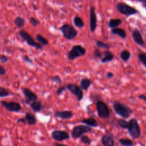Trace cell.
<instances>
[{
	"instance_id": "6da1fadb",
	"label": "cell",
	"mask_w": 146,
	"mask_h": 146,
	"mask_svg": "<svg viewBox=\"0 0 146 146\" xmlns=\"http://www.w3.org/2000/svg\"><path fill=\"white\" fill-rule=\"evenodd\" d=\"M112 107L115 113L123 118L129 117L132 113L131 108L117 100H115L113 102Z\"/></svg>"
},
{
	"instance_id": "7a4b0ae2",
	"label": "cell",
	"mask_w": 146,
	"mask_h": 146,
	"mask_svg": "<svg viewBox=\"0 0 146 146\" xmlns=\"http://www.w3.org/2000/svg\"><path fill=\"white\" fill-rule=\"evenodd\" d=\"M63 36L67 40H72L75 38L78 34V31L71 25L68 23L63 25L59 29Z\"/></svg>"
},
{
	"instance_id": "3957f363",
	"label": "cell",
	"mask_w": 146,
	"mask_h": 146,
	"mask_svg": "<svg viewBox=\"0 0 146 146\" xmlns=\"http://www.w3.org/2000/svg\"><path fill=\"white\" fill-rule=\"evenodd\" d=\"M18 35L24 40L30 46L35 48L36 50H42L43 46L36 42L34 38L26 30L22 29L18 32Z\"/></svg>"
},
{
	"instance_id": "277c9868",
	"label": "cell",
	"mask_w": 146,
	"mask_h": 146,
	"mask_svg": "<svg viewBox=\"0 0 146 146\" xmlns=\"http://www.w3.org/2000/svg\"><path fill=\"white\" fill-rule=\"evenodd\" d=\"M128 131L129 135L133 139H137L141 134V130L139 124L135 118H132L128 121Z\"/></svg>"
},
{
	"instance_id": "5b68a950",
	"label": "cell",
	"mask_w": 146,
	"mask_h": 146,
	"mask_svg": "<svg viewBox=\"0 0 146 146\" xmlns=\"http://www.w3.org/2000/svg\"><path fill=\"white\" fill-rule=\"evenodd\" d=\"M86 53V50L79 44L74 45L67 54V58L70 60H73L79 57L84 56Z\"/></svg>"
},
{
	"instance_id": "8992f818",
	"label": "cell",
	"mask_w": 146,
	"mask_h": 146,
	"mask_svg": "<svg viewBox=\"0 0 146 146\" xmlns=\"http://www.w3.org/2000/svg\"><path fill=\"white\" fill-rule=\"evenodd\" d=\"M116 9L119 13L126 16L133 15L137 14L138 12V11L134 7L122 2L117 3Z\"/></svg>"
},
{
	"instance_id": "52a82bcc",
	"label": "cell",
	"mask_w": 146,
	"mask_h": 146,
	"mask_svg": "<svg viewBox=\"0 0 146 146\" xmlns=\"http://www.w3.org/2000/svg\"><path fill=\"white\" fill-rule=\"evenodd\" d=\"M96 108L98 116L101 119H107L110 116V112L107 104L103 101L98 100L96 103Z\"/></svg>"
},
{
	"instance_id": "ba28073f",
	"label": "cell",
	"mask_w": 146,
	"mask_h": 146,
	"mask_svg": "<svg viewBox=\"0 0 146 146\" xmlns=\"http://www.w3.org/2000/svg\"><path fill=\"white\" fill-rule=\"evenodd\" d=\"M91 128L85 125H78L74 127L71 132V136L74 139H78L83 134L91 131Z\"/></svg>"
},
{
	"instance_id": "9c48e42d",
	"label": "cell",
	"mask_w": 146,
	"mask_h": 146,
	"mask_svg": "<svg viewBox=\"0 0 146 146\" xmlns=\"http://www.w3.org/2000/svg\"><path fill=\"white\" fill-rule=\"evenodd\" d=\"M1 104L3 107L10 112H18L22 109L20 103L15 101L7 102L5 100H2L1 102Z\"/></svg>"
},
{
	"instance_id": "30bf717a",
	"label": "cell",
	"mask_w": 146,
	"mask_h": 146,
	"mask_svg": "<svg viewBox=\"0 0 146 146\" xmlns=\"http://www.w3.org/2000/svg\"><path fill=\"white\" fill-rule=\"evenodd\" d=\"M66 89L77 98L78 101L82 100L83 98V92L82 90L79 86L73 83H68L66 86Z\"/></svg>"
},
{
	"instance_id": "8fae6325",
	"label": "cell",
	"mask_w": 146,
	"mask_h": 146,
	"mask_svg": "<svg viewBox=\"0 0 146 146\" xmlns=\"http://www.w3.org/2000/svg\"><path fill=\"white\" fill-rule=\"evenodd\" d=\"M22 91L25 97V103L27 104L36 101L38 99L37 95L30 88L23 87L22 88Z\"/></svg>"
},
{
	"instance_id": "7c38bea8",
	"label": "cell",
	"mask_w": 146,
	"mask_h": 146,
	"mask_svg": "<svg viewBox=\"0 0 146 146\" xmlns=\"http://www.w3.org/2000/svg\"><path fill=\"white\" fill-rule=\"evenodd\" d=\"M53 139L58 141H62L70 139V135L68 132L62 130H54L51 133Z\"/></svg>"
},
{
	"instance_id": "4fadbf2b",
	"label": "cell",
	"mask_w": 146,
	"mask_h": 146,
	"mask_svg": "<svg viewBox=\"0 0 146 146\" xmlns=\"http://www.w3.org/2000/svg\"><path fill=\"white\" fill-rule=\"evenodd\" d=\"M97 26V17L95 13V8L91 6L90 10V29L92 33H94Z\"/></svg>"
},
{
	"instance_id": "5bb4252c",
	"label": "cell",
	"mask_w": 146,
	"mask_h": 146,
	"mask_svg": "<svg viewBox=\"0 0 146 146\" xmlns=\"http://www.w3.org/2000/svg\"><path fill=\"white\" fill-rule=\"evenodd\" d=\"M132 36L134 42L138 45L141 47H144V41L143 38V36L137 29H134L132 33Z\"/></svg>"
},
{
	"instance_id": "9a60e30c",
	"label": "cell",
	"mask_w": 146,
	"mask_h": 146,
	"mask_svg": "<svg viewBox=\"0 0 146 146\" xmlns=\"http://www.w3.org/2000/svg\"><path fill=\"white\" fill-rule=\"evenodd\" d=\"M103 146H114L115 142L113 135L110 132L106 133L101 139Z\"/></svg>"
},
{
	"instance_id": "2e32d148",
	"label": "cell",
	"mask_w": 146,
	"mask_h": 146,
	"mask_svg": "<svg viewBox=\"0 0 146 146\" xmlns=\"http://www.w3.org/2000/svg\"><path fill=\"white\" fill-rule=\"evenodd\" d=\"M73 113L72 111L69 110H63V111H56L55 112V116L62 119L67 120L70 119L73 116Z\"/></svg>"
},
{
	"instance_id": "e0dca14e",
	"label": "cell",
	"mask_w": 146,
	"mask_h": 146,
	"mask_svg": "<svg viewBox=\"0 0 146 146\" xmlns=\"http://www.w3.org/2000/svg\"><path fill=\"white\" fill-rule=\"evenodd\" d=\"M102 56L101 58V62L102 63H106L111 62L113 60L114 58L113 54L109 50H106L102 52Z\"/></svg>"
},
{
	"instance_id": "ac0fdd59",
	"label": "cell",
	"mask_w": 146,
	"mask_h": 146,
	"mask_svg": "<svg viewBox=\"0 0 146 146\" xmlns=\"http://www.w3.org/2000/svg\"><path fill=\"white\" fill-rule=\"evenodd\" d=\"M25 118L26 120L27 124L30 125H35L37 122V120L35 116L31 112H26L25 116Z\"/></svg>"
},
{
	"instance_id": "d6986e66",
	"label": "cell",
	"mask_w": 146,
	"mask_h": 146,
	"mask_svg": "<svg viewBox=\"0 0 146 146\" xmlns=\"http://www.w3.org/2000/svg\"><path fill=\"white\" fill-rule=\"evenodd\" d=\"M80 122L84 123V124L87 125L90 127H97L98 126V121H96V120L92 117L83 119L80 120Z\"/></svg>"
},
{
	"instance_id": "ffe728a7",
	"label": "cell",
	"mask_w": 146,
	"mask_h": 146,
	"mask_svg": "<svg viewBox=\"0 0 146 146\" xmlns=\"http://www.w3.org/2000/svg\"><path fill=\"white\" fill-rule=\"evenodd\" d=\"M122 21L119 18H111L108 22V27L110 29L117 28L121 24Z\"/></svg>"
},
{
	"instance_id": "44dd1931",
	"label": "cell",
	"mask_w": 146,
	"mask_h": 146,
	"mask_svg": "<svg viewBox=\"0 0 146 146\" xmlns=\"http://www.w3.org/2000/svg\"><path fill=\"white\" fill-rule=\"evenodd\" d=\"M30 107L31 109L35 112L40 111L43 108L41 102L37 101V100L31 103L30 104Z\"/></svg>"
},
{
	"instance_id": "7402d4cb",
	"label": "cell",
	"mask_w": 146,
	"mask_h": 146,
	"mask_svg": "<svg viewBox=\"0 0 146 146\" xmlns=\"http://www.w3.org/2000/svg\"><path fill=\"white\" fill-rule=\"evenodd\" d=\"M111 33L112 34L117 35L118 36H119V37H120L122 39H125L127 36L125 31L121 28L117 27L115 29H113L111 30Z\"/></svg>"
},
{
	"instance_id": "603a6c76",
	"label": "cell",
	"mask_w": 146,
	"mask_h": 146,
	"mask_svg": "<svg viewBox=\"0 0 146 146\" xmlns=\"http://www.w3.org/2000/svg\"><path fill=\"white\" fill-rule=\"evenodd\" d=\"M92 82L88 78H83L80 82V88L83 90H87L91 85Z\"/></svg>"
},
{
	"instance_id": "cb8c5ba5",
	"label": "cell",
	"mask_w": 146,
	"mask_h": 146,
	"mask_svg": "<svg viewBox=\"0 0 146 146\" xmlns=\"http://www.w3.org/2000/svg\"><path fill=\"white\" fill-rule=\"evenodd\" d=\"M14 23L17 27L21 29L24 27L25 25V20L23 17L18 16L14 19Z\"/></svg>"
},
{
	"instance_id": "d4e9b609",
	"label": "cell",
	"mask_w": 146,
	"mask_h": 146,
	"mask_svg": "<svg viewBox=\"0 0 146 146\" xmlns=\"http://www.w3.org/2000/svg\"><path fill=\"white\" fill-rule=\"evenodd\" d=\"M35 39L37 40V42L39 43L40 44H41L42 46H47L49 44V42L47 40V39L44 38L41 34H37L36 35Z\"/></svg>"
},
{
	"instance_id": "484cf974",
	"label": "cell",
	"mask_w": 146,
	"mask_h": 146,
	"mask_svg": "<svg viewBox=\"0 0 146 146\" xmlns=\"http://www.w3.org/2000/svg\"><path fill=\"white\" fill-rule=\"evenodd\" d=\"M131 55V52L128 50H123L121 51V52L120 54V58L123 61L127 62L130 58Z\"/></svg>"
},
{
	"instance_id": "4316f807",
	"label": "cell",
	"mask_w": 146,
	"mask_h": 146,
	"mask_svg": "<svg viewBox=\"0 0 146 146\" xmlns=\"http://www.w3.org/2000/svg\"><path fill=\"white\" fill-rule=\"evenodd\" d=\"M73 21L75 26L79 29L83 27V26H84V23L83 19L80 17H78V16L75 17L73 19Z\"/></svg>"
},
{
	"instance_id": "83f0119b",
	"label": "cell",
	"mask_w": 146,
	"mask_h": 146,
	"mask_svg": "<svg viewBox=\"0 0 146 146\" xmlns=\"http://www.w3.org/2000/svg\"><path fill=\"white\" fill-rule=\"evenodd\" d=\"M119 143L123 146H132L133 144L132 141L128 138H121L119 140Z\"/></svg>"
},
{
	"instance_id": "f1b7e54d",
	"label": "cell",
	"mask_w": 146,
	"mask_h": 146,
	"mask_svg": "<svg viewBox=\"0 0 146 146\" xmlns=\"http://www.w3.org/2000/svg\"><path fill=\"white\" fill-rule=\"evenodd\" d=\"M117 123L120 127L123 129H127L128 127V121H126L123 119H118L117 120Z\"/></svg>"
},
{
	"instance_id": "f546056e",
	"label": "cell",
	"mask_w": 146,
	"mask_h": 146,
	"mask_svg": "<svg viewBox=\"0 0 146 146\" xmlns=\"http://www.w3.org/2000/svg\"><path fill=\"white\" fill-rule=\"evenodd\" d=\"M139 61L146 67V53L140 52L137 55Z\"/></svg>"
},
{
	"instance_id": "4dcf8cb0",
	"label": "cell",
	"mask_w": 146,
	"mask_h": 146,
	"mask_svg": "<svg viewBox=\"0 0 146 146\" xmlns=\"http://www.w3.org/2000/svg\"><path fill=\"white\" fill-rule=\"evenodd\" d=\"M96 45L98 47H100V48H103L108 49V48H110V47H111V46L109 44H108L104 42H103L101 40H96Z\"/></svg>"
},
{
	"instance_id": "1f68e13d",
	"label": "cell",
	"mask_w": 146,
	"mask_h": 146,
	"mask_svg": "<svg viewBox=\"0 0 146 146\" xmlns=\"http://www.w3.org/2000/svg\"><path fill=\"white\" fill-rule=\"evenodd\" d=\"M10 95L9 91L5 88L0 86V98H3L7 96Z\"/></svg>"
},
{
	"instance_id": "d6a6232c",
	"label": "cell",
	"mask_w": 146,
	"mask_h": 146,
	"mask_svg": "<svg viewBox=\"0 0 146 146\" xmlns=\"http://www.w3.org/2000/svg\"><path fill=\"white\" fill-rule=\"evenodd\" d=\"M29 22L34 27H36L39 24V21L33 17H31L29 18Z\"/></svg>"
},
{
	"instance_id": "836d02e7",
	"label": "cell",
	"mask_w": 146,
	"mask_h": 146,
	"mask_svg": "<svg viewBox=\"0 0 146 146\" xmlns=\"http://www.w3.org/2000/svg\"><path fill=\"white\" fill-rule=\"evenodd\" d=\"M51 80L53 82H55V83H57L59 85H60L62 83V80L61 78L58 75H55V76H53L51 77Z\"/></svg>"
},
{
	"instance_id": "e575fe53",
	"label": "cell",
	"mask_w": 146,
	"mask_h": 146,
	"mask_svg": "<svg viewBox=\"0 0 146 146\" xmlns=\"http://www.w3.org/2000/svg\"><path fill=\"white\" fill-rule=\"evenodd\" d=\"M80 141L84 143V144H90L91 143V140L86 135H83L81 137Z\"/></svg>"
},
{
	"instance_id": "d590c367",
	"label": "cell",
	"mask_w": 146,
	"mask_h": 146,
	"mask_svg": "<svg viewBox=\"0 0 146 146\" xmlns=\"http://www.w3.org/2000/svg\"><path fill=\"white\" fill-rule=\"evenodd\" d=\"M93 55L95 57L98 58H102V52H101V51L99 48H95V49Z\"/></svg>"
},
{
	"instance_id": "8d00e7d4",
	"label": "cell",
	"mask_w": 146,
	"mask_h": 146,
	"mask_svg": "<svg viewBox=\"0 0 146 146\" xmlns=\"http://www.w3.org/2000/svg\"><path fill=\"white\" fill-rule=\"evenodd\" d=\"M9 58L5 55L4 54H1L0 55V62L2 63H6L9 62Z\"/></svg>"
},
{
	"instance_id": "74e56055",
	"label": "cell",
	"mask_w": 146,
	"mask_h": 146,
	"mask_svg": "<svg viewBox=\"0 0 146 146\" xmlns=\"http://www.w3.org/2000/svg\"><path fill=\"white\" fill-rule=\"evenodd\" d=\"M66 90V86H62L59 87L56 91V94L58 96H59L60 95H61L62 93H63L65 90Z\"/></svg>"
},
{
	"instance_id": "f35d334b",
	"label": "cell",
	"mask_w": 146,
	"mask_h": 146,
	"mask_svg": "<svg viewBox=\"0 0 146 146\" xmlns=\"http://www.w3.org/2000/svg\"><path fill=\"white\" fill-rule=\"evenodd\" d=\"M22 60L26 62H27V63H30V64H33V60L27 55H23L22 57Z\"/></svg>"
},
{
	"instance_id": "ab89813d",
	"label": "cell",
	"mask_w": 146,
	"mask_h": 146,
	"mask_svg": "<svg viewBox=\"0 0 146 146\" xmlns=\"http://www.w3.org/2000/svg\"><path fill=\"white\" fill-rule=\"evenodd\" d=\"M6 72V70L5 69V68L0 64V75L3 76V75H5Z\"/></svg>"
},
{
	"instance_id": "60d3db41",
	"label": "cell",
	"mask_w": 146,
	"mask_h": 146,
	"mask_svg": "<svg viewBox=\"0 0 146 146\" xmlns=\"http://www.w3.org/2000/svg\"><path fill=\"white\" fill-rule=\"evenodd\" d=\"M17 122L18 123H23V124H26V123H27L26 120V119H25V117H21V118L18 119L17 120Z\"/></svg>"
},
{
	"instance_id": "b9f144b4",
	"label": "cell",
	"mask_w": 146,
	"mask_h": 146,
	"mask_svg": "<svg viewBox=\"0 0 146 146\" xmlns=\"http://www.w3.org/2000/svg\"><path fill=\"white\" fill-rule=\"evenodd\" d=\"M113 74L112 72H107L106 73V77L108 78V79H112L113 77Z\"/></svg>"
},
{
	"instance_id": "7bdbcfd3",
	"label": "cell",
	"mask_w": 146,
	"mask_h": 146,
	"mask_svg": "<svg viewBox=\"0 0 146 146\" xmlns=\"http://www.w3.org/2000/svg\"><path fill=\"white\" fill-rule=\"evenodd\" d=\"M138 98L141 99V100H143V101H144L145 102H146V95H144V94H141L140 95H139Z\"/></svg>"
},
{
	"instance_id": "ee69618b",
	"label": "cell",
	"mask_w": 146,
	"mask_h": 146,
	"mask_svg": "<svg viewBox=\"0 0 146 146\" xmlns=\"http://www.w3.org/2000/svg\"><path fill=\"white\" fill-rule=\"evenodd\" d=\"M139 2L142 3L143 7H144V8L145 9V10H146V0H144V1H140Z\"/></svg>"
},
{
	"instance_id": "f6af8a7d",
	"label": "cell",
	"mask_w": 146,
	"mask_h": 146,
	"mask_svg": "<svg viewBox=\"0 0 146 146\" xmlns=\"http://www.w3.org/2000/svg\"><path fill=\"white\" fill-rule=\"evenodd\" d=\"M55 146H67L65 144H60V143H55L54 144Z\"/></svg>"
},
{
	"instance_id": "bcb514c9",
	"label": "cell",
	"mask_w": 146,
	"mask_h": 146,
	"mask_svg": "<svg viewBox=\"0 0 146 146\" xmlns=\"http://www.w3.org/2000/svg\"><path fill=\"white\" fill-rule=\"evenodd\" d=\"M144 146H145V145H144Z\"/></svg>"
}]
</instances>
